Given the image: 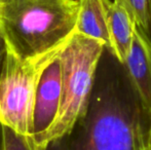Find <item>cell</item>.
<instances>
[{
	"mask_svg": "<svg viewBox=\"0 0 151 150\" xmlns=\"http://www.w3.org/2000/svg\"><path fill=\"white\" fill-rule=\"evenodd\" d=\"M151 35L136 25L123 66L141 106L151 119Z\"/></svg>",
	"mask_w": 151,
	"mask_h": 150,
	"instance_id": "6",
	"label": "cell"
},
{
	"mask_svg": "<svg viewBox=\"0 0 151 150\" xmlns=\"http://www.w3.org/2000/svg\"><path fill=\"white\" fill-rule=\"evenodd\" d=\"M1 144H2V124L0 123V149H1Z\"/></svg>",
	"mask_w": 151,
	"mask_h": 150,
	"instance_id": "13",
	"label": "cell"
},
{
	"mask_svg": "<svg viewBox=\"0 0 151 150\" xmlns=\"http://www.w3.org/2000/svg\"><path fill=\"white\" fill-rule=\"evenodd\" d=\"M125 7L135 21L136 25L150 34V3L149 0H114Z\"/></svg>",
	"mask_w": 151,
	"mask_h": 150,
	"instance_id": "10",
	"label": "cell"
},
{
	"mask_svg": "<svg viewBox=\"0 0 151 150\" xmlns=\"http://www.w3.org/2000/svg\"><path fill=\"white\" fill-rule=\"evenodd\" d=\"M106 19L109 34V50L120 63H124L131 48L136 23L119 2L105 0Z\"/></svg>",
	"mask_w": 151,
	"mask_h": 150,
	"instance_id": "7",
	"label": "cell"
},
{
	"mask_svg": "<svg viewBox=\"0 0 151 150\" xmlns=\"http://www.w3.org/2000/svg\"><path fill=\"white\" fill-rule=\"evenodd\" d=\"M0 1H2V0H0Z\"/></svg>",
	"mask_w": 151,
	"mask_h": 150,
	"instance_id": "16",
	"label": "cell"
},
{
	"mask_svg": "<svg viewBox=\"0 0 151 150\" xmlns=\"http://www.w3.org/2000/svg\"><path fill=\"white\" fill-rule=\"evenodd\" d=\"M79 8L75 31L95 38L109 47L105 0H78Z\"/></svg>",
	"mask_w": 151,
	"mask_h": 150,
	"instance_id": "8",
	"label": "cell"
},
{
	"mask_svg": "<svg viewBox=\"0 0 151 150\" xmlns=\"http://www.w3.org/2000/svg\"><path fill=\"white\" fill-rule=\"evenodd\" d=\"M151 119L145 111L139 115L135 128L134 150H151L150 145Z\"/></svg>",
	"mask_w": 151,
	"mask_h": 150,
	"instance_id": "11",
	"label": "cell"
},
{
	"mask_svg": "<svg viewBox=\"0 0 151 150\" xmlns=\"http://www.w3.org/2000/svg\"><path fill=\"white\" fill-rule=\"evenodd\" d=\"M150 3V21H149V29H150V35H151V0H149Z\"/></svg>",
	"mask_w": 151,
	"mask_h": 150,
	"instance_id": "14",
	"label": "cell"
},
{
	"mask_svg": "<svg viewBox=\"0 0 151 150\" xmlns=\"http://www.w3.org/2000/svg\"><path fill=\"white\" fill-rule=\"evenodd\" d=\"M59 52L40 72L34 93L31 137L38 147L42 145L46 134L56 121L60 108L61 64Z\"/></svg>",
	"mask_w": 151,
	"mask_h": 150,
	"instance_id": "5",
	"label": "cell"
},
{
	"mask_svg": "<svg viewBox=\"0 0 151 150\" xmlns=\"http://www.w3.org/2000/svg\"><path fill=\"white\" fill-rule=\"evenodd\" d=\"M105 48L102 41L74 31L59 52L61 102L58 116L42 145L67 134L86 111L96 72Z\"/></svg>",
	"mask_w": 151,
	"mask_h": 150,
	"instance_id": "3",
	"label": "cell"
},
{
	"mask_svg": "<svg viewBox=\"0 0 151 150\" xmlns=\"http://www.w3.org/2000/svg\"><path fill=\"white\" fill-rule=\"evenodd\" d=\"M78 0H2L0 32L7 50L22 60L58 50L75 31Z\"/></svg>",
	"mask_w": 151,
	"mask_h": 150,
	"instance_id": "2",
	"label": "cell"
},
{
	"mask_svg": "<svg viewBox=\"0 0 151 150\" xmlns=\"http://www.w3.org/2000/svg\"><path fill=\"white\" fill-rule=\"evenodd\" d=\"M150 145H151V128H150Z\"/></svg>",
	"mask_w": 151,
	"mask_h": 150,
	"instance_id": "15",
	"label": "cell"
},
{
	"mask_svg": "<svg viewBox=\"0 0 151 150\" xmlns=\"http://www.w3.org/2000/svg\"><path fill=\"white\" fill-rule=\"evenodd\" d=\"M6 50H7V46L4 41V38L2 36L1 32H0V71H1L2 65H3L4 57L6 55Z\"/></svg>",
	"mask_w": 151,
	"mask_h": 150,
	"instance_id": "12",
	"label": "cell"
},
{
	"mask_svg": "<svg viewBox=\"0 0 151 150\" xmlns=\"http://www.w3.org/2000/svg\"><path fill=\"white\" fill-rule=\"evenodd\" d=\"M0 150H39L31 136H25L14 132L6 126H2V144Z\"/></svg>",
	"mask_w": 151,
	"mask_h": 150,
	"instance_id": "9",
	"label": "cell"
},
{
	"mask_svg": "<svg viewBox=\"0 0 151 150\" xmlns=\"http://www.w3.org/2000/svg\"><path fill=\"white\" fill-rule=\"evenodd\" d=\"M143 110L123 64L105 47L86 111L67 134L39 150H134Z\"/></svg>",
	"mask_w": 151,
	"mask_h": 150,
	"instance_id": "1",
	"label": "cell"
},
{
	"mask_svg": "<svg viewBox=\"0 0 151 150\" xmlns=\"http://www.w3.org/2000/svg\"><path fill=\"white\" fill-rule=\"evenodd\" d=\"M58 50L35 60H22L6 50L0 71V123L31 136L34 93L39 74Z\"/></svg>",
	"mask_w": 151,
	"mask_h": 150,
	"instance_id": "4",
	"label": "cell"
}]
</instances>
